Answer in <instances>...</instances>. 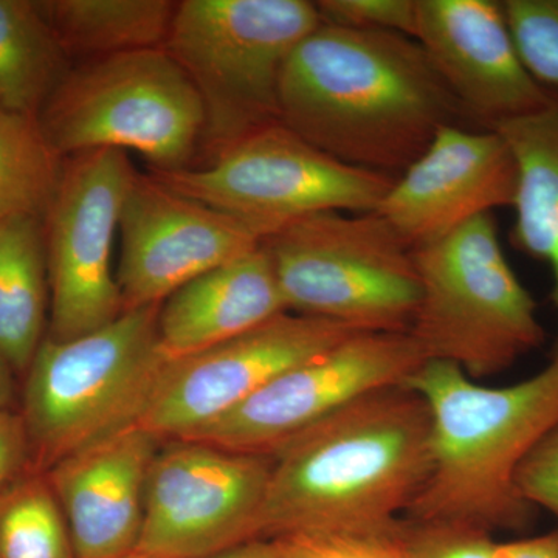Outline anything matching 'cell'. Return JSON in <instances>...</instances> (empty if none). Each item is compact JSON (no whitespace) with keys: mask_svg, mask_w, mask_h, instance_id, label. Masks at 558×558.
<instances>
[{"mask_svg":"<svg viewBox=\"0 0 558 558\" xmlns=\"http://www.w3.org/2000/svg\"><path fill=\"white\" fill-rule=\"evenodd\" d=\"M279 121L333 159L402 174L446 126H472L421 44L322 24L290 53Z\"/></svg>","mask_w":558,"mask_h":558,"instance_id":"1","label":"cell"},{"mask_svg":"<svg viewBox=\"0 0 558 558\" xmlns=\"http://www.w3.org/2000/svg\"><path fill=\"white\" fill-rule=\"evenodd\" d=\"M432 468V417L409 385L371 392L277 453L258 538L366 531L403 519Z\"/></svg>","mask_w":558,"mask_h":558,"instance_id":"2","label":"cell"},{"mask_svg":"<svg viewBox=\"0 0 558 558\" xmlns=\"http://www.w3.org/2000/svg\"><path fill=\"white\" fill-rule=\"evenodd\" d=\"M432 417V468L403 519L523 531L537 509L521 498L517 472L558 425V354L509 387H488L458 366L425 362L407 381Z\"/></svg>","mask_w":558,"mask_h":558,"instance_id":"3","label":"cell"},{"mask_svg":"<svg viewBox=\"0 0 558 558\" xmlns=\"http://www.w3.org/2000/svg\"><path fill=\"white\" fill-rule=\"evenodd\" d=\"M160 306L124 311L76 339L43 340L25 374L21 410L35 472L138 425L168 362Z\"/></svg>","mask_w":558,"mask_h":558,"instance_id":"4","label":"cell"},{"mask_svg":"<svg viewBox=\"0 0 558 558\" xmlns=\"http://www.w3.org/2000/svg\"><path fill=\"white\" fill-rule=\"evenodd\" d=\"M319 24L317 5L307 0L178 2L163 49L186 73L204 108L201 165L279 123L282 69Z\"/></svg>","mask_w":558,"mask_h":558,"instance_id":"5","label":"cell"},{"mask_svg":"<svg viewBox=\"0 0 558 558\" xmlns=\"http://www.w3.org/2000/svg\"><path fill=\"white\" fill-rule=\"evenodd\" d=\"M413 258L418 301L409 333L427 362L481 380L545 340L537 303L506 259L494 216L413 248Z\"/></svg>","mask_w":558,"mask_h":558,"instance_id":"6","label":"cell"},{"mask_svg":"<svg viewBox=\"0 0 558 558\" xmlns=\"http://www.w3.org/2000/svg\"><path fill=\"white\" fill-rule=\"evenodd\" d=\"M38 119L62 159L130 149L148 161L150 171L193 167L205 128L199 95L165 49L78 62Z\"/></svg>","mask_w":558,"mask_h":558,"instance_id":"7","label":"cell"},{"mask_svg":"<svg viewBox=\"0 0 558 558\" xmlns=\"http://www.w3.org/2000/svg\"><path fill=\"white\" fill-rule=\"evenodd\" d=\"M286 310L360 332H409L418 301L413 248L379 213H319L260 241Z\"/></svg>","mask_w":558,"mask_h":558,"instance_id":"8","label":"cell"},{"mask_svg":"<svg viewBox=\"0 0 558 558\" xmlns=\"http://www.w3.org/2000/svg\"><path fill=\"white\" fill-rule=\"evenodd\" d=\"M149 174L183 196L253 223L266 236L319 213H377L396 180L333 159L281 121L207 165Z\"/></svg>","mask_w":558,"mask_h":558,"instance_id":"9","label":"cell"},{"mask_svg":"<svg viewBox=\"0 0 558 558\" xmlns=\"http://www.w3.org/2000/svg\"><path fill=\"white\" fill-rule=\"evenodd\" d=\"M138 171L128 153L95 149L68 157L44 218L51 340L86 336L124 312L112 274L121 209Z\"/></svg>","mask_w":558,"mask_h":558,"instance_id":"10","label":"cell"},{"mask_svg":"<svg viewBox=\"0 0 558 558\" xmlns=\"http://www.w3.org/2000/svg\"><path fill=\"white\" fill-rule=\"evenodd\" d=\"M271 457L165 440L150 465L137 550L208 558L258 538Z\"/></svg>","mask_w":558,"mask_h":558,"instance_id":"11","label":"cell"},{"mask_svg":"<svg viewBox=\"0 0 558 558\" xmlns=\"http://www.w3.org/2000/svg\"><path fill=\"white\" fill-rule=\"evenodd\" d=\"M427 362L409 332H357L279 374L190 440L271 457L349 403L407 385Z\"/></svg>","mask_w":558,"mask_h":558,"instance_id":"12","label":"cell"},{"mask_svg":"<svg viewBox=\"0 0 558 558\" xmlns=\"http://www.w3.org/2000/svg\"><path fill=\"white\" fill-rule=\"evenodd\" d=\"M357 332L329 319L284 312L197 354L168 360L138 425L163 442L189 438L279 374Z\"/></svg>","mask_w":558,"mask_h":558,"instance_id":"13","label":"cell"},{"mask_svg":"<svg viewBox=\"0 0 558 558\" xmlns=\"http://www.w3.org/2000/svg\"><path fill=\"white\" fill-rule=\"evenodd\" d=\"M117 282L124 311L156 306L190 281L247 255L266 233L137 174L120 216Z\"/></svg>","mask_w":558,"mask_h":558,"instance_id":"14","label":"cell"},{"mask_svg":"<svg viewBox=\"0 0 558 558\" xmlns=\"http://www.w3.org/2000/svg\"><path fill=\"white\" fill-rule=\"evenodd\" d=\"M413 39L480 130L548 105L550 89L521 61L502 2L416 0Z\"/></svg>","mask_w":558,"mask_h":558,"instance_id":"15","label":"cell"},{"mask_svg":"<svg viewBox=\"0 0 558 558\" xmlns=\"http://www.w3.org/2000/svg\"><path fill=\"white\" fill-rule=\"evenodd\" d=\"M517 186L515 156L498 131L446 126L396 178L377 213L417 248L495 208H512Z\"/></svg>","mask_w":558,"mask_h":558,"instance_id":"16","label":"cell"},{"mask_svg":"<svg viewBox=\"0 0 558 558\" xmlns=\"http://www.w3.org/2000/svg\"><path fill=\"white\" fill-rule=\"evenodd\" d=\"M161 444L132 425L47 470L76 558H119L137 550L146 483Z\"/></svg>","mask_w":558,"mask_h":558,"instance_id":"17","label":"cell"},{"mask_svg":"<svg viewBox=\"0 0 558 558\" xmlns=\"http://www.w3.org/2000/svg\"><path fill=\"white\" fill-rule=\"evenodd\" d=\"M284 312L274 267L259 245L193 279L161 303L160 349L168 360L189 357Z\"/></svg>","mask_w":558,"mask_h":558,"instance_id":"18","label":"cell"},{"mask_svg":"<svg viewBox=\"0 0 558 558\" xmlns=\"http://www.w3.org/2000/svg\"><path fill=\"white\" fill-rule=\"evenodd\" d=\"M517 167L515 223L512 242L521 252L548 264L558 322V90L538 112L499 124ZM553 354H558V326Z\"/></svg>","mask_w":558,"mask_h":558,"instance_id":"19","label":"cell"},{"mask_svg":"<svg viewBox=\"0 0 558 558\" xmlns=\"http://www.w3.org/2000/svg\"><path fill=\"white\" fill-rule=\"evenodd\" d=\"M49 310L44 220L0 219V355L14 374L31 368Z\"/></svg>","mask_w":558,"mask_h":558,"instance_id":"20","label":"cell"},{"mask_svg":"<svg viewBox=\"0 0 558 558\" xmlns=\"http://www.w3.org/2000/svg\"><path fill=\"white\" fill-rule=\"evenodd\" d=\"M38 5L69 60L84 62L163 49L178 2L40 0Z\"/></svg>","mask_w":558,"mask_h":558,"instance_id":"21","label":"cell"},{"mask_svg":"<svg viewBox=\"0 0 558 558\" xmlns=\"http://www.w3.org/2000/svg\"><path fill=\"white\" fill-rule=\"evenodd\" d=\"M72 68L38 2L0 0L2 108L39 117Z\"/></svg>","mask_w":558,"mask_h":558,"instance_id":"22","label":"cell"},{"mask_svg":"<svg viewBox=\"0 0 558 558\" xmlns=\"http://www.w3.org/2000/svg\"><path fill=\"white\" fill-rule=\"evenodd\" d=\"M64 159L51 148L38 117L0 106V219L44 220L60 185Z\"/></svg>","mask_w":558,"mask_h":558,"instance_id":"23","label":"cell"},{"mask_svg":"<svg viewBox=\"0 0 558 558\" xmlns=\"http://www.w3.org/2000/svg\"><path fill=\"white\" fill-rule=\"evenodd\" d=\"M0 558H76L46 473H25L0 494Z\"/></svg>","mask_w":558,"mask_h":558,"instance_id":"24","label":"cell"},{"mask_svg":"<svg viewBox=\"0 0 558 558\" xmlns=\"http://www.w3.org/2000/svg\"><path fill=\"white\" fill-rule=\"evenodd\" d=\"M502 7L529 73L558 90V0H506Z\"/></svg>","mask_w":558,"mask_h":558,"instance_id":"25","label":"cell"},{"mask_svg":"<svg viewBox=\"0 0 558 558\" xmlns=\"http://www.w3.org/2000/svg\"><path fill=\"white\" fill-rule=\"evenodd\" d=\"M281 558H410L402 519L366 531L295 532L271 539Z\"/></svg>","mask_w":558,"mask_h":558,"instance_id":"26","label":"cell"},{"mask_svg":"<svg viewBox=\"0 0 558 558\" xmlns=\"http://www.w3.org/2000/svg\"><path fill=\"white\" fill-rule=\"evenodd\" d=\"M410 558H495L498 543L490 532L449 521L402 519Z\"/></svg>","mask_w":558,"mask_h":558,"instance_id":"27","label":"cell"},{"mask_svg":"<svg viewBox=\"0 0 558 558\" xmlns=\"http://www.w3.org/2000/svg\"><path fill=\"white\" fill-rule=\"evenodd\" d=\"M315 5L326 24L414 36L416 0H319Z\"/></svg>","mask_w":558,"mask_h":558,"instance_id":"28","label":"cell"},{"mask_svg":"<svg viewBox=\"0 0 558 558\" xmlns=\"http://www.w3.org/2000/svg\"><path fill=\"white\" fill-rule=\"evenodd\" d=\"M515 483L532 508L549 510L558 519V425L524 459Z\"/></svg>","mask_w":558,"mask_h":558,"instance_id":"29","label":"cell"},{"mask_svg":"<svg viewBox=\"0 0 558 558\" xmlns=\"http://www.w3.org/2000/svg\"><path fill=\"white\" fill-rule=\"evenodd\" d=\"M31 470V439L21 411L0 410V494Z\"/></svg>","mask_w":558,"mask_h":558,"instance_id":"30","label":"cell"},{"mask_svg":"<svg viewBox=\"0 0 558 558\" xmlns=\"http://www.w3.org/2000/svg\"><path fill=\"white\" fill-rule=\"evenodd\" d=\"M495 558H558V529L535 537L498 543Z\"/></svg>","mask_w":558,"mask_h":558,"instance_id":"31","label":"cell"},{"mask_svg":"<svg viewBox=\"0 0 558 558\" xmlns=\"http://www.w3.org/2000/svg\"><path fill=\"white\" fill-rule=\"evenodd\" d=\"M208 558H281V556L271 539H253Z\"/></svg>","mask_w":558,"mask_h":558,"instance_id":"32","label":"cell"},{"mask_svg":"<svg viewBox=\"0 0 558 558\" xmlns=\"http://www.w3.org/2000/svg\"><path fill=\"white\" fill-rule=\"evenodd\" d=\"M13 371L0 355V410L11 409L14 399Z\"/></svg>","mask_w":558,"mask_h":558,"instance_id":"33","label":"cell"},{"mask_svg":"<svg viewBox=\"0 0 558 558\" xmlns=\"http://www.w3.org/2000/svg\"><path fill=\"white\" fill-rule=\"evenodd\" d=\"M119 558H156V557L146 556V554H142V553H138V550H134V553L126 554V556L119 557Z\"/></svg>","mask_w":558,"mask_h":558,"instance_id":"34","label":"cell"}]
</instances>
